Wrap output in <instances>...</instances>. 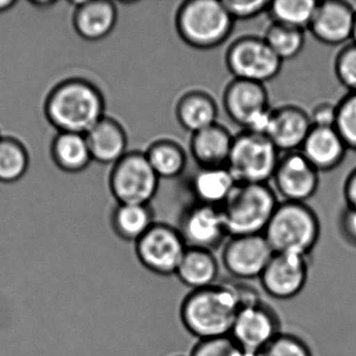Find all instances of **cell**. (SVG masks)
Returning <instances> with one entry per match:
<instances>
[{
  "instance_id": "1",
  "label": "cell",
  "mask_w": 356,
  "mask_h": 356,
  "mask_svg": "<svg viewBox=\"0 0 356 356\" xmlns=\"http://www.w3.org/2000/svg\"><path fill=\"white\" fill-rule=\"evenodd\" d=\"M256 296L250 287L234 283L191 291L181 304L183 326L199 341L228 337L241 305Z\"/></svg>"
},
{
  "instance_id": "2",
  "label": "cell",
  "mask_w": 356,
  "mask_h": 356,
  "mask_svg": "<svg viewBox=\"0 0 356 356\" xmlns=\"http://www.w3.org/2000/svg\"><path fill=\"white\" fill-rule=\"evenodd\" d=\"M45 115L59 132L86 135L105 115V101L95 85L81 78L59 83L45 102Z\"/></svg>"
},
{
  "instance_id": "3",
  "label": "cell",
  "mask_w": 356,
  "mask_h": 356,
  "mask_svg": "<svg viewBox=\"0 0 356 356\" xmlns=\"http://www.w3.org/2000/svg\"><path fill=\"white\" fill-rule=\"evenodd\" d=\"M234 24L222 0H187L181 3L175 17L181 40L200 51L224 44L232 34Z\"/></svg>"
},
{
  "instance_id": "4",
  "label": "cell",
  "mask_w": 356,
  "mask_h": 356,
  "mask_svg": "<svg viewBox=\"0 0 356 356\" xmlns=\"http://www.w3.org/2000/svg\"><path fill=\"white\" fill-rule=\"evenodd\" d=\"M279 203L270 184L237 183L218 207L228 236L264 234Z\"/></svg>"
},
{
  "instance_id": "5",
  "label": "cell",
  "mask_w": 356,
  "mask_h": 356,
  "mask_svg": "<svg viewBox=\"0 0 356 356\" xmlns=\"http://www.w3.org/2000/svg\"><path fill=\"white\" fill-rule=\"evenodd\" d=\"M321 224L307 203L282 201L277 206L264 235L274 253L307 256L318 243Z\"/></svg>"
},
{
  "instance_id": "6",
  "label": "cell",
  "mask_w": 356,
  "mask_h": 356,
  "mask_svg": "<svg viewBox=\"0 0 356 356\" xmlns=\"http://www.w3.org/2000/svg\"><path fill=\"white\" fill-rule=\"evenodd\" d=\"M281 153L266 135L241 131L233 139L227 168L237 183L268 184Z\"/></svg>"
},
{
  "instance_id": "7",
  "label": "cell",
  "mask_w": 356,
  "mask_h": 356,
  "mask_svg": "<svg viewBox=\"0 0 356 356\" xmlns=\"http://www.w3.org/2000/svg\"><path fill=\"white\" fill-rule=\"evenodd\" d=\"M222 105L228 118L243 131L266 135L272 108L264 84L233 79L225 89Z\"/></svg>"
},
{
  "instance_id": "8",
  "label": "cell",
  "mask_w": 356,
  "mask_h": 356,
  "mask_svg": "<svg viewBox=\"0 0 356 356\" xmlns=\"http://www.w3.org/2000/svg\"><path fill=\"white\" fill-rule=\"evenodd\" d=\"M225 63L233 79L264 85L278 76L283 62L262 37L243 36L229 45Z\"/></svg>"
},
{
  "instance_id": "9",
  "label": "cell",
  "mask_w": 356,
  "mask_h": 356,
  "mask_svg": "<svg viewBox=\"0 0 356 356\" xmlns=\"http://www.w3.org/2000/svg\"><path fill=\"white\" fill-rule=\"evenodd\" d=\"M159 181L145 153L128 152L114 164L109 182L118 204L149 205L157 195Z\"/></svg>"
},
{
  "instance_id": "10",
  "label": "cell",
  "mask_w": 356,
  "mask_h": 356,
  "mask_svg": "<svg viewBox=\"0 0 356 356\" xmlns=\"http://www.w3.org/2000/svg\"><path fill=\"white\" fill-rule=\"evenodd\" d=\"M134 247L139 264L149 272L164 277L176 274L187 250L177 227L157 222Z\"/></svg>"
},
{
  "instance_id": "11",
  "label": "cell",
  "mask_w": 356,
  "mask_h": 356,
  "mask_svg": "<svg viewBox=\"0 0 356 356\" xmlns=\"http://www.w3.org/2000/svg\"><path fill=\"white\" fill-rule=\"evenodd\" d=\"M280 332L276 312L256 296L241 305L230 337L247 355L254 356Z\"/></svg>"
},
{
  "instance_id": "12",
  "label": "cell",
  "mask_w": 356,
  "mask_h": 356,
  "mask_svg": "<svg viewBox=\"0 0 356 356\" xmlns=\"http://www.w3.org/2000/svg\"><path fill=\"white\" fill-rule=\"evenodd\" d=\"M274 251L264 234L229 237L222 253L227 272L238 280L259 279Z\"/></svg>"
},
{
  "instance_id": "13",
  "label": "cell",
  "mask_w": 356,
  "mask_h": 356,
  "mask_svg": "<svg viewBox=\"0 0 356 356\" xmlns=\"http://www.w3.org/2000/svg\"><path fill=\"white\" fill-rule=\"evenodd\" d=\"M272 181L275 193L283 201L306 203L318 191L320 172L301 152H291L281 155Z\"/></svg>"
},
{
  "instance_id": "14",
  "label": "cell",
  "mask_w": 356,
  "mask_h": 356,
  "mask_svg": "<svg viewBox=\"0 0 356 356\" xmlns=\"http://www.w3.org/2000/svg\"><path fill=\"white\" fill-rule=\"evenodd\" d=\"M177 228L187 248L195 249L213 251L229 237L220 208L195 202L183 210Z\"/></svg>"
},
{
  "instance_id": "15",
  "label": "cell",
  "mask_w": 356,
  "mask_h": 356,
  "mask_svg": "<svg viewBox=\"0 0 356 356\" xmlns=\"http://www.w3.org/2000/svg\"><path fill=\"white\" fill-rule=\"evenodd\" d=\"M307 259L298 254L274 253L259 277L262 289L274 299H293L307 282Z\"/></svg>"
},
{
  "instance_id": "16",
  "label": "cell",
  "mask_w": 356,
  "mask_h": 356,
  "mask_svg": "<svg viewBox=\"0 0 356 356\" xmlns=\"http://www.w3.org/2000/svg\"><path fill=\"white\" fill-rule=\"evenodd\" d=\"M355 11L349 3L337 0L321 1L310 22V34L325 45H341L352 38Z\"/></svg>"
},
{
  "instance_id": "17",
  "label": "cell",
  "mask_w": 356,
  "mask_h": 356,
  "mask_svg": "<svg viewBox=\"0 0 356 356\" xmlns=\"http://www.w3.org/2000/svg\"><path fill=\"white\" fill-rule=\"evenodd\" d=\"M309 113L296 105H283L272 109L266 136L280 153L301 149L312 130Z\"/></svg>"
},
{
  "instance_id": "18",
  "label": "cell",
  "mask_w": 356,
  "mask_h": 356,
  "mask_svg": "<svg viewBox=\"0 0 356 356\" xmlns=\"http://www.w3.org/2000/svg\"><path fill=\"white\" fill-rule=\"evenodd\" d=\"M74 26L85 40L99 41L113 31L118 22V9L108 0L74 1Z\"/></svg>"
},
{
  "instance_id": "19",
  "label": "cell",
  "mask_w": 356,
  "mask_h": 356,
  "mask_svg": "<svg viewBox=\"0 0 356 356\" xmlns=\"http://www.w3.org/2000/svg\"><path fill=\"white\" fill-rule=\"evenodd\" d=\"M347 149L335 128L312 127L300 152L316 170L322 172L337 168L343 161Z\"/></svg>"
},
{
  "instance_id": "20",
  "label": "cell",
  "mask_w": 356,
  "mask_h": 356,
  "mask_svg": "<svg viewBox=\"0 0 356 356\" xmlns=\"http://www.w3.org/2000/svg\"><path fill=\"white\" fill-rule=\"evenodd\" d=\"M234 136L216 124L191 134V154L199 168L227 166Z\"/></svg>"
},
{
  "instance_id": "21",
  "label": "cell",
  "mask_w": 356,
  "mask_h": 356,
  "mask_svg": "<svg viewBox=\"0 0 356 356\" xmlns=\"http://www.w3.org/2000/svg\"><path fill=\"white\" fill-rule=\"evenodd\" d=\"M91 157L103 164H115L128 152L127 133L113 118H104L86 135Z\"/></svg>"
},
{
  "instance_id": "22",
  "label": "cell",
  "mask_w": 356,
  "mask_h": 356,
  "mask_svg": "<svg viewBox=\"0 0 356 356\" xmlns=\"http://www.w3.org/2000/svg\"><path fill=\"white\" fill-rule=\"evenodd\" d=\"M175 113L179 124L195 134L218 122V107L211 95L193 89L179 97Z\"/></svg>"
},
{
  "instance_id": "23",
  "label": "cell",
  "mask_w": 356,
  "mask_h": 356,
  "mask_svg": "<svg viewBox=\"0 0 356 356\" xmlns=\"http://www.w3.org/2000/svg\"><path fill=\"white\" fill-rule=\"evenodd\" d=\"M236 184L227 166L199 168L191 177L189 188L195 203L220 207Z\"/></svg>"
},
{
  "instance_id": "24",
  "label": "cell",
  "mask_w": 356,
  "mask_h": 356,
  "mask_svg": "<svg viewBox=\"0 0 356 356\" xmlns=\"http://www.w3.org/2000/svg\"><path fill=\"white\" fill-rule=\"evenodd\" d=\"M218 272L220 266L213 252L187 248L175 275L185 286L195 291L216 284Z\"/></svg>"
},
{
  "instance_id": "25",
  "label": "cell",
  "mask_w": 356,
  "mask_h": 356,
  "mask_svg": "<svg viewBox=\"0 0 356 356\" xmlns=\"http://www.w3.org/2000/svg\"><path fill=\"white\" fill-rule=\"evenodd\" d=\"M155 222L151 206L143 204H118L111 218L114 232L128 243H136Z\"/></svg>"
},
{
  "instance_id": "26",
  "label": "cell",
  "mask_w": 356,
  "mask_h": 356,
  "mask_svg": "<svg viewBox=\"0 0 356 356\" xmlns=\"http://www.w3.org/2000/svg\"><path fill=\"white\" fill-rule=\"evenodd\" d=\"M51 157L64 172H80L92 161L86 136L59 132L51 143Z\"/></svg>"
},
{
  "instance_id": "27",
  "label": "cell",
  "mask_w": 356,
  "mask_h": 356,
  "mask_svg": "<svg viewBox=\"0 0 356 356\" xmlns=\"http://www.w3.org/2000/svg\"><path fill=\"white\" fill-rule=\"evenodd\" d=\"M145 154L159 179L179 178L184 174L188 163L182 145L172 139L154 141Z\"/></svg>"
},
{
  "instance_id": "28",
  "label": "cell",
  "mask_w": 356,
  "mask_h": 356,
  "mask_svg": "<svg viewBox=\"0 0 356 356\" xmlns=\"http://www.w3.org/2000/svg\"><path fill=\"white\" fill-rule=\"evenodd\" d=\"M318 1L314 0H275L268 12L272 22L306 31L309 28Z\"/></svg>"
},
{
  "instance_id": "29",
  "label": "cell",
  "mask_w": 356,
  "mask_h": 356,
  "mask_svg": "<svg viewBox=\"0 0 356 356\" xmlns=\"http://www.w3.org/2000/svg\"><path fill=\"white\" fill-rule=\"evenodd\" d=\"M262 38L281 61H289L297 58L303 51L305 31L270 22Z\"/></svg>"
},
{
  "instance_id": "30",
  "label": "cell",
  "mask_w": 356,
  "mask_h": 356,
  "mask_svg": "<svg viewBox=\"0 0 356 356\" xmlns=\"http://www.w3.org/2000/svg\"><path fill=\"white\" fill-rule=\"evenodd\" d=\"M30 157L17 139L3 137L0 140V182L14 183L26 175Z\"/></svg>"
},
{
  "instance_id": "31",
  "label": "cell",
  "mask_w": 356,
  "mask_h": 356,
  "mask_svg": "<svg viewBox=\"0 0 356 356\" xmlns=\"http://www.w3.org/2000/svg\"><path fill=\"white\" fill-rule=\"evenodd\" d=\"M334 128L348 149H356V92H350L337 104Z\"/></svg>"
},
{
  "instance_id": "32",
  "label": "cell",
  "mask_w": 356,
  "mask_h": 356,
  "mask_svg": "<svg viewBox=\"0 0 356 356\" xmlns=\"http://www.w3.org/2000/svg\"><path fill=\"white\" fill-rule=\"evenodd\" d=\"M254 356H312V353L301 337L280 332Z\"/></svg>"
},
{
  "instance_id": "33",
  "label": "cell",
  "mask_w": 356,
  "mask_h": 356,
  "mask_svg": "<svg viewBox=\"0 0 356 356\" xmlns=\"http://www.w3.org/2000/svg\"><path fill=\"white\" fill-rule=\"evenodd\" d=\"M189 356H249L235 343L234 339L228 337L214 339H200L191 350Z\"/></svg>"
},
{
  "instance_id": "34",
  "label": "cell",
  "mask_w": 356,
  "mask_h": 356,
  "mask_svg": "<svg viewBox=\"0 0 356 356\" xmlns=\"http://www.w3.org/2000/svg\"><path fill=\"white\" fill-rule=\"evenodd\" d=\"M334 72L337 80L350 92H356V44L343 47L334 61Z\"/></svg>"
},
{
  "instance_id": "35",
  "label": "cell",
  "mask_w": 356,
  "mask_h": 356,
  "mask_svg": "<svg viewBox=\"0 0 356 356\" xmlns=\"http://www.w3.org/2000/svg\"><path fill=\"white\" fill-rule=\"evenodd\" d=\"M227 11L234 22L250 20L268 12L270 1L266 0H222Z\"/></svg>"
},
{
  "instance_id": "36",
  "label": "cell",
  "mask_w": 356,
  "mask_h": 356,
  "mask_svg": "<svg viewBox=\"0 0 356 356\" xmlns=\"http://www.w3.org/2000/svg\"><path fill=\"white\" fill-rule=\"evenodd\" d=\"M312 127L334 128L337 120V105L323 102L318 104L309 113Z\"/></svg>"
},
{
  "instance_id": "37",
  "label": "cell",
  "mask_w": 356,
  "mask_h": 356,
  "mask_svg": "<svg viewBox=\"0 0 356 356\" xmlns=\"http://www.w3.org/2000/svg\"><path fill=\"white\" fill-rule=\"evenodd\" d=\"M339 228L343 238L356 247V209L348 207L339 220Z\"/></svg>"
},
{
  "instance_id": "38",
  "label": "cell",
  "mask_w": 356,
  "mask_h": 356,
  "mask_svg": "<svg viewBox=\"0 0 356 356\" xmlns=\"http://www.w3.org/2000/svg\"><path fill=\"white\" fill-rule=\"evenodd\" d=\"M343 195H345L348 207L356 209V170L348 177L343 187Z\"/></svg>"
},
{
  "instance_id": "39",
  "label": "cell",
  "mask_w": 356,
  "mask_h": 356,
  "mask_svg": "<svg viewBox=\"0 0 356 356\" xmlns=\"http://www.w3.org/2000/svg\"><path fill=\"white\" fill-rule=\"evenodd\" d=\"M16 3H17L14 0H0V13L9 11Z\"/></svg>"
},
{
  "instance_id": "40",
  "label": "cell",
  "mask_w": 356,
  "mask_h": 356,
  "mask_svg": "<svg viewBox=\"0 0 356 356\" xmlns=\"http://www.w3.org/2000/svg\"><path fill=\"white\" fill-rule=\"evenodd\" d=\"M32 5H34L35 7L39 8V9H47V8L51 7V6H55L56 1H51V0H37V1H32Z\"/></svg>"
},
{
  "instance_id": "41",
  "label": "cell",
  "mask_w": 356,
  "mask_h": 356,
  "mask_svg": "<svg viewBox=\"0 0 356 356\" xmlns=\"http://www.w3.org/2000/svg\"><path fill=\"white\" fill-rule=\"evenodd\" d=\"M352 40H353V43L356 44V12L355 16H354V22H353V30H352Z\"/></svg>"
},
{
  "instance_id": "42",
  "label": "cell",
  "mask_w": 356,
  "mask_h": 356,
  "mask_svg": "<svg viewBox=\"0 0 356 356\" xmlns=\"http://www.w3.org/2000/svg\"><path fill=\"white\" fill-rule=\"evenodd\" d=\"M1 138H3V136H1V134H0V140H1Z\"/></svg>"
},
{
  "instance_id": "43",
  "label": "cell",
  "mask_w": 356,
  "mask_h": 356,
  "mask_svg": "<svg viewBox=\"0 0 356 356\" xmlns=\"http://www.w3.org/2000/svg\"><path fill=\"white\" fill-rule=\"evenodd\" d=\"M179 356V355H178Z\"/></svg>"
}]
</instances>
